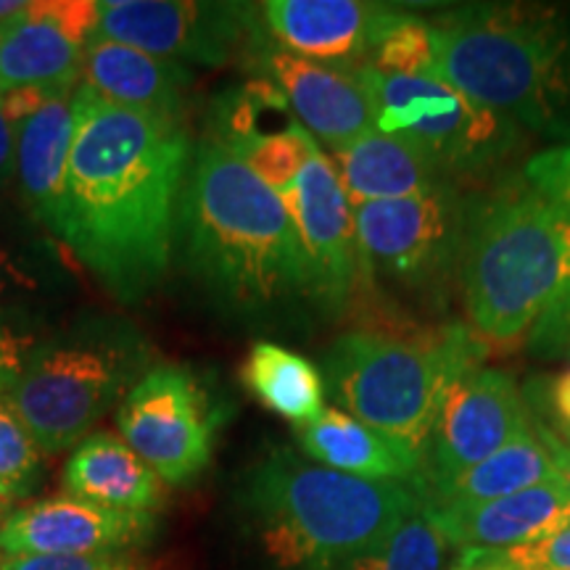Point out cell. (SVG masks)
<instances>
[{"instance_id": "6da1fadb", "label": "cell", "mask_w": 570, "mask_h": 570, "mask_svg": "<svg viewBox=\"0 0 570 570\" xmlns=\"http://www.w3.org/2000/svg\"><path fill=\"white\" fill-rule=\"evenodd\" d=\"M77 127L51 230L117 298L169 269L194 146L183 119L101 101L77 85Z\"/></svg>"}, {"instance_id": "7a4b0ae2", "label": "cell", "mask_w": 570, "mask_h": 570, "mask_svg": "<svg viewBox=\"0 0 570 570\" xmlns=\"http://www.w3.org/2000/svg\"><path fill=\"white\" fill-rule=\"evenodd\" d=\"M175 244L188 273L233 312L265 317L315 304L302 240L281 196L214 138L190 161Z\"/></svg>"}, {"instance_id": "3957f363", "label": "cell", "mask_w": 570, "mask_h": 570, "mask_svg": "<svg viewBox=\"0 0 570 570\" xmlns=\"http://www.w3.org/2000/svg\"><path fill=\"white\" fill-rule=\"evenodd\" d=\"M240 497L281 570H338L425 508L420 483L346 475L285 449L246 475Z\"/></svg>"}, {"instance_id": "277c9868", "label": "cell", "mask_w": 570, "mask_h": 570, "mask_svg": "<svg viewBox=\"0 0 570 570\" xmlns=\"http://www.w3.org/2000/svg\"><path fill=\"white\" fill-rule=\"evenodd\" d=\"M431 27L441 80L515 125L570 138L568 13L465 6Z\"/></svg>"}, {"instance_id": "5b68a950", "label": "cell", "mask_w": 570, "mask_h": 570, "mask_svg": "<svg viewBox=\"0 0 570 570\" xmlns=\"http://www.w3.org/2000/svg\"><path fill=\"white\" fill-rule=\"evenodd\" d=\"M460 281L473 331L515 344L570 288V219L525 180L465 204Z\"/></svg>"}, {"instance_id": "8992f818", "label": "cell", "mask_w": 570, "mask_h": 570, "mask_svg": "<svg viewBox=\"0 0 570 570\" xmlns=\"http://www.w3.org/2000/svg\"><path fill=\"white\" fill-rule=\"evenodd\" d=\"M483 354L487 341L462 323L412 336L352 331L327 348L325 391L346 415L423 452L446 394L479 370Z\"/></svg>"}, {"instance_id": "52a82bcc", "label": "cell", "mask_w": 570, "mask_h": 570, "mask_svg": "<svg viewBox=\"0 0 570 570\" xmlns=\"http://www.w3.org/2000/svg\"><path fill=\"white\" fill-rule=\"evenodd\" d=\"M146 373V346L125 327L53 341L27 354L6 389L42 454L77 446Z\"/></svg>"}, {"instance_id": "ba28073f", "label": "cell", "mask_w": 570, "mask_h": 570, "mask_svg": "<svg viewBox=\"0 0 570 570\" xmlns=\"http://www.w3.org/2000/svg\"><path fill=\"white\" fill-rule=\"evenodd\" d=\"M375 130L420 148L444 173L481 175L515 151L520 125L483 106L441 77H394L356 67Z\"/></svg>"}, {"instance_id": "9c48e42d", "label": "cell", "mask_w": 570, "mask_h": 570, "mask_svg": "<svg viewBox=\"0 0 570 570\" xmlns=\"http://www.w3.org/2000/svg\"><path fill=\"white\" fill-rule=\"evenodd\" d=\"M352 217L367 281L433 294L460 265L465 202L452 183L425 196L354 206Z\"/></svg>"}, {"instance_id": "30bf717a", "label": "cell", "mask_w": 570, "mask_h": 570, "mask_svg": "<svg viewBox=\"0 0 570 570\" xmlns=\"http://www.w3.org/2000/svg\"><path fill=\"white\" fill-rule=\"evenodd\" d=\"M117 428L164 483L180 487L209 465L217 415L188 367L159 365L146 370L119 402Z\"/></svg>"}, {"instance_id": "8fae6325", "label": "cell", "mask_w": 570, "mask_h": 570, "mask_svg": "<svg viewBox=\"0 0 570 570\" xmlns=\"http://www.w3.org/2000/svg\"><path fill=\"white\" fill-rule=\"evenodd\" d=\"M254 13L244 6L188 0H98V38L122 42L159 59L225 63L252 38Z\"/></svg>"}, {"instance_id": "7c38bea8", "label": "cell", "mask_w": 570, "mask_h": 570, "mask_svg": "<svg viewBox=\"0 0 570 570\" xmlns=\"http://www.w3.org/2000/svg\"><path fill=\"white\" fill-rule=\"evenodd\" d=\"M529 423L531 407L512 375L479 367L460 377L423 444L420 491L479 465Z\"/></svg>"}, {"instance_id": "4fadbf2b", "label": "cell", "mask_w": 570, "mask_h": 570, "mask_svg": "<svg viewBox=\"0 0 570 570\" xmlns=\"http://www.w3.org/2000/svg\"><path fill=\"white\" fill-rule=\"evenodd\" d=\"M281 202L302 240L315 306L333 312L344 309L362 281V262L352 206L346 202L331 156L323 148H312L302 175L288 190H283Z\"/></svg>"}, {"instance_id": "5bb4252c", "label": "cell", "mask_w": 570, "mask_h": 570, "mask_svg": "<svg viewBox=\"0 0 570 570\" xmlns=\"http://www.w3.org/2000/svg\"><path fill=\"white\" fill-rule=\"evenodd\" d=\"M154 533V512L109 510L75 497H53L6 518L0 554H117L148 544Z\"/></svg>"}, {"instance_id": "9a60e30c", "label": "cell", "mask_w": 570, "mask_h": 570, "mask_svg": "<svg viewBox=\"0 0 570 570\" xmlns=\"http://www.w3.org/2000/svg\"><path fill=\"white\" fill-rule=\"evenodd\" d=\"M92 32L96 3H30L17 24L0 32V92L77 82Z\"/></svg>"}, {"instance_id": "2e32d148", "label": "cell", "mask_w": 570, "mask_h": 570, "mask_svg": "<svg viewBox=\"0 0 570 570\" xmlns=\"http://www.w3.org/2000/svg\"><path fill=\"white\" fill-rule=\"evenodd\" d=\"M262 67L283 90L296 122L327 151H338L375 130L365 90L346 69L302 59L281 46H265Z\"/></svg>"}, {"instance_id": "e0dca14e", "label": "cell", "mask_w": 570, "mask_h": 570, "mask_svg": "<svg viewBox=\"0 0 570 570\" xmlns=\"http://www.w3.org/2000/svg\"><path fill=\"white\" fill-rule=\"evenodd\" d=\"M446 544L458 550H515L570 518V494L558 479L479 504L428 508Z\"/></svg>"}, {"instance_id": "ac0fdd59", "label": "cell", "mask_w": 570, "mask_h": 570, "mask_svg": "<svg viewBox=\"0 0 570 570\" xmlns=\"http://www.w3.org/2000/svg\"><path fill=\"white\" fill-rule=\"evenodd\" d=\"M259 9L281 48L327 67L367 59L383 13L360 0H267Z\"/></svg>"}, {"instance_id": "d6986e66", "label": "cell", "mask_w": 570, "mask_h": 570, "mask_svg": "<svg viewBox=\"0 0 570 570\" xmlns=\"http://www.w3.org/2000/svg\"><path fill=\"white\" fill-rule=\"evenodd\" d=\"M80 82L106 104L183 119L190 71L180 61L92 35L82 53Z\"/></svg>"}, {"instance_id": "ffe728a7", "label": "cell", "mask_w": 570, "mask_h": 570, "mask_svg": "<svg viewBox=\"0 0 570 570\" xmlns=\"http://www.w3.org/2000/svg\"><path fill=\"white\" fill-rule=\"evenodd\" d=\"M331 164L352 209L370 202L425 196L452 183L420 148L381 130L331 151Z\"/></svg>"}, {"instance_id": "44dd1931", "label": "cell", "mask_w": 570, "mask_h": 570, "mask_svg": "<svg viewBox=\"0 0 570 570\" xmlns=\"http://www.w3.org/2000/svg\"><path fill=\"white\" fill-rule=\"evenodd\" d=\"M298 444L317 465L360 479L420 483L423 473L417 446L375 431L344 410H325L315 423L298 428Z\"/></svg>"}, {"instance_id": "7402d4cb", "label": "cell", "mask_w": 570, "mask_h": 570, "mask_svg": "<svg viewBox=\"0 0 570 570\" xmlns=\"http://www.w3.org/2000/svg\"><path fill=\"white\" fill-rule=\"evenodd\" d=\"M77 85L61 88L17 125V185L24 209L51 227L67 177L77 127Z\"/></svg>"}, {"instance_id": "603a6c76", "label": "cell", "mask_w": 570, "mask_h": 570, "mask_svg": "<svg viewBox=\"0 0 570 570\" xmlns=\"http://www.w3.org/2000/svg\"><path fill=\"white\" fill-rule=\"evenodd\" d=\"M63 487L69 497L109 510L154 512L164 504V481L111 433H90L75 446Z\"/></svg>"}, {"instance_id": "cb8c5ba5", "label": "cell", "mask_w": 570, "mask_h": 570, "mask_svg": "<svg viewBox=\"0 0 570 570\" xmlns=\"http://www.w3.org/2000/svg\"><path fill=\"white\" fill-rule=\"evenodd\" d=\"M550 479H554V465L529 423V428H523L510 444L497 449L491 458L462 470L454 479L423 489L420 494L425 508H454V504H479L518 494Z\"/></svg>"}, {"instance_id": "d4e9b609", "label": "cell", "mask_w": 570, "mask_h": 570, "mask_svg": "<svg viewBox=\"0 0 570 570\" xmlns=\"http://www.w3.org/2000/svg\"><path fill=\"white\" fill-rule=\"evenodd\" d=\"M240 381L267 410L298 428L325 412L323 373L306 356L273 341H256L240 367Z\"/></svg>"}, {"instance_id": "484cf974", "label": "cell", "mask_w": 570, "mask_h": 570, "mask_svg": "<svg viewBox=\"0 0 570 570\" xmlns=\"http://www.w3.org/2000/svg\"><path fill=\"white\" fill-rule=\"evenodd\" d=\"M365 67L394 77H439L431 21L383 9Z\"/></svg>"}, {"instance_id": "4316f807", "label": "cell", "mask_w": 570, "mask_h": 570, "mask_svg": "<svg viewBox=\"0 0 570 570\" xmlns=\"http://www.w3.org/2000/svg\"><path fill=\"white\" fill-rule=\"evenodd\" d=\"M444 558L446 541L423 508L381 544L356 554L338 570H444Z\"/></svg>"}, {"instance_id": "83f0119b", "label": "cell", "mask_w": 570, "mask_h": 570, "mask_svg": "<svg viewBox=\"0 0 570 570\" xmlns=\"http://www.w3.org/2000/svg\"><path fill=\"white\" fill-rule=\"evenodd\" d=\"M317 140L304 130L302 125L291 122L281 127V130L265 132L259 138L248 140L238 151H233L240 161L246 164L252 173L259 177L267 188H273L277 196L288 190L302 175L306 159H309L312 148Z\"/></svg>"}, {"instance_id": "f1b7e54d", "label": "cell", "mask_w": 570, "mask_h": 570, "mask_svg": "<svg viewBox=\"0 0 570 570\" xmlns=\"http://www.w3.org/2000/svg\"><path fill=\"white\" fill-rule=\"evenodd\" d=\"M42 470V452L21 423L6 391H0V487L13 497L35 489Z\"/></svg>"}, {"instance_id": "f546056e", "label": "cell", "mask_w": 570, "mask_h": 570, "mask_svg": "<svg viewBox=\"0 0 570 570\" xmlns=\"http://www.w3.org/2000/svg\"><path fill=\"white\" fill-rule=\"evenodd\" d=\"M0 570H159L135 552L117 554H17L0 560Z\"/></svg>"}, {"instance_id": "4dcf8cb0", "label": "cell", "mask_w": 570, "mask_h": 570, "mask_svg": "<svg viewBox=\"0 0 570 570\" xmlns=\"http://www.w3.org/2000/svg\"><path fill=\"white\" fill-rule=\"evenodd\" d=\"M523 177L547 204L570 219V146H554L531 156Z\"/></svg>"}, {"instance_id": "1f68e13d", "label": "cell", "mask_w": 570, "mask_h": 570, "mask_svg": "<svg viewBox=\"0 0 570 570\" xmlns=\"http://www.w3.org/2000/svg\"><path fill=\"white\" fill-rule=\"evenodd\" d=\"M499 552L518 570H570V518L529 544Z\"/></svg>"}, {"instance_id": "d6a6232c", "label": "cell", "mask_w": 570, "mask_h": 570, "mask_svg": "<svg viewBox=\"0 0 570 570\" xmlns=\"http://www.w3.org/2000/svg\"><path fill=\"white\" fill-rule=\"evenodd\" d=\"M529 348L544 360H570V288L531 327Z\"/></svg>"}, {"instance_id": "836d02e7", "label": "cell", "mask_w": 570, "mask_h": 570, "mask_svg": "<svg viewBox=\"0 0 570 570\" xmlns=\"http://www.w3.org/2000/svg\"><path fill=\"white\" fill-rule=\"evenodd\" d=\"M525 399H531L533 410L547 407L552 423L570 428V370L552 381H533L525 386Z\"/></svg>"}, {"instance_id": "e575fe53", "label": "cell", "mask_w": 570, "mask_h": 570, "mask_svg": "<svg viewBox=\"0 0 570 570\" xmlns=\"http://www.w3.org/2000/svg\"><path fill=\"white\" fill-rule=\"evenodd\" d=\"M30 341L13 327L9 320L0 315V391H6L19 375L21 365H24L27 354H30Z\"/></svg>"}, {"instance_id": "d590c367", "label": "cell", "mask_w": 570, "mask_h": 570, "mask_svg": "<svg viewBox=\"0 0 570 570\" xmlns=\"http://www.w3.org/2000/svg\"><path fill=\"white\" fill-rule=\"evenodd\" d=\"M531 425H533V431H537L541 444H544L547 454H550V460L554 465V479H558L570 494V446L558 436V433L552 431L550 425L544 423V420L533 415V410H531Z\"/></svg>"}, {"instance_id": "8d00e7d4", "label": "cell", "mask_w": 570, "mask_h": 570, "mask_svg": "<svg viewBox=\"0 0 570 570\" xmlns=\"http://www.w3.org/2000/svg\"><path fill=\"white\" fill-rule=\"evenodd\" d=\"M38 281L27 273L17 256H11L6 248H0V298L19 294V291H35Z\"/></svg>"}, {"instance_id": "74e56055", "label": "cell", "mask_w": 570, "mask_h": 570, "mask_svg": "<svg viewBox=\"0 0 570 570\" xmlns=\"http://www.w3.org/2000/svg\"><path fill=\"white\" fill-rule=\"evenodd\" d=\"M13 173H17V127L11 125L0 104V190L13 180Z\"/></svg>"}, {"instance_id": "f35d334b", "label": "cell", "mask_w": 570, "mask_h": 570, "mask_svg": "<svg viewBox=\"0 0 570 570\" xmlns=\"http://www.w3.org/2000/svg\"><path fill=\"white\" fill-rule=\"evenodd\" d=\"M452 570H518L502 558L499 550H462Z\"/></svg>"}, {"instance_id": "ab89813d", "label": "cell", "mask_w": 570, "mask_h": 570, "mask_svg": "<svg viewBox=\"0 0 570 570\" xmlns=\"http://www.w3.org/2000/svg\"><path fill=\"white\" fill-rule=\"evenodd\" d=\"M27 9H30L27 0H0V32L9 30L11 24H17V21L27 13Z\"/></svg>"}, {"instance_id": "60d3db41", "label": "cell", "mask_w": 570, "mask_h": 570, "mask_svg": "<svg viewBox=\"0 0 570 570\" xmlns=\"http://www.w3.org/2000/svg\"><path fill=\"white\" fill-rule=\"evenodd\" d=\"M13 499H17V497L9 494V491L0 487V525H3L6 518H9L13 512Z\"/></svg>"}, {"instance_id": "b9f144b4", "label": "cell", "mask_w": 570, "mask_h": 570, "mask_svg": "<svg viewBox=\"0 0 570 570\" xmlns=\"http://www.w3.org/2000/svg\"><path fill=\"white\" fill-rule=\"evenodd\" d=\"M544 423H547V425H550V428H552V431H554V433H558V436H560L562 441H566V444L570 446V428H566V425H560V423H552V420H544Z\"/></svg>"}, {"instance_id": "7bdbcfd3", "label": "cell", "mask_w": 570, "mask_h": 570, "mask_svg": "<svg viewBox=\"0 0 570 570\" xmlns=\"http://www.w3.org/2000/svg\"><path fill=\"white\" fill-rule=\"evenodd\" d=\"M0 560H3V554H0Z\"/></svg>"}]
</instances>
